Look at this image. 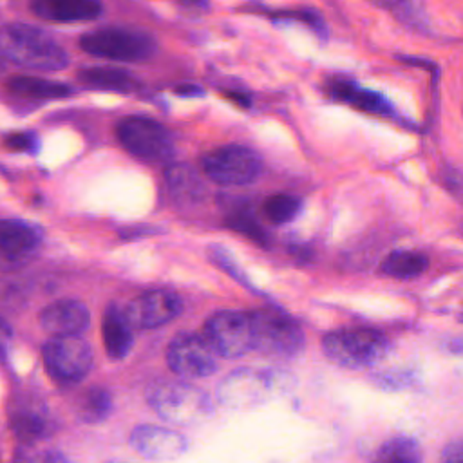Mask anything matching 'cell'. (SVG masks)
Masks as SVG:
<instances>
[{
  "mask_svg": "<svg viewBox=\"0 0 463 463\" xmlns=\"http://www.w3.org/2000/svg\"><path fill=\"white\" fill-rule=\"evenodd\" d=\"M80 47L99 58L118 61H141L148 60L157 43L152 34L134 27H103L83 33L80 36Z\"/></svg>",
  "mask_w": 463,
  "mask_h": 463,
  "instance_id": "5",
  "label": "cell"
},
{
  "mask_svg": "<svg viewBox=\"0 0 463 463\" xmlns=\"http://www.w3.org/2000/svg\"><path fill=\"white\" fill-rule=\"evenodd\" d=\"M170 194L183 203H197L204 197L206 194V186L203 183V179L199 177V174L183 163H175L170 165L165 172Z\"/></svg>",
  "mask_w": 463,
  "mask_h": 463,
  "instance_id": "22",
  "label": "cell"
},
{
  "mask_svg": "<svg viewBox=\"0 0 463 463\" xmlns=\"http://www.w3.org/2000/svg\"><path fill=\"white\" fill-rule=\"evenodd\" d=\"M183 311L177 293L168 289H148L132 298L125 307V318L134 331L154 329L172 322Z\"/></svg>",
  "mask_w": 463,
  "mask_h": 463,
  "instance_id": "12",
  "label": "cell"
},
{
  "mask_svg": "<svg viewBox=\"0 0 463 463\" xmlns=\"http://www.w3.org/2000/svg\"><path fill=\"white\" fill-rule=\"evenodd\" d=\"M5 146L11 150L34 152L38 148V137L33 132H16L5 136Z\"/></svg>",
  "mask_w": 463,
  "mask_h": 463,
  "instance_id": "29",
  "label": "cell"
},
{
  "mask_svg": "<svg viewBox=\"0 0 463 463\" xmlns=\"http://www.w3.org/2000/svg\"><path fill=\"white\" fill-rule=\"evenodd\" d=\"M114 409V400L112 394L105 387H89L83 391L76 403H74V412L80 421L94 425L105 421Z\"/></svg>",
  "mask_w": 463,
  "mask_h": 463,
  "instance_id": "23",
  "label": "cell"
},
{
  "mask_svg": "<svg viewBox=\"0 0 463 463\" xmlns=\"http://www.w3.org/2000/svg\"><path fill=\"white\" fill-rule=\"evenodd\" d=\"M439 463H463V439H454L445 445Z\"/></svg>",
  "mask_w": 463,
  "mask_h": 463,
  "instance_id": "30",
  "label": "cell"
},
{
  "mask_svg": "<svg viewBox=\"0 0 463 463\" xmlns=\"http://www.w3.org/2000/svg\"><path fill=\"white\" fill-rule=\"evenodd\" d=\"M203 335L212 344L215 353L224 358H237L255 349L250 311H217L206 320Z\"/></svg>",
  "mask_w": 463,
  "mask_h": 463,
  "instance_id": "10",
  "label": "cell"
},
{
  "mask_svg": "<svg viewBox=\"0 0 463 463\" xmlns=\"http://www.w3.org/2000/svg\"><path fill=\"white\" fill-rule=\"evenodd\" d=\"M47 374L60 385L81 382L92 369V347L81 336H52L42 347Z\"/></svg>",
  "mask_w": 463,
  "mask_h": 463,
  "instance_id": "7",
  "label": "cell"
},
{
  "mask_svg": "<svg viewBox=\"0 0 463 463\" xmlns=\"http://www.w3.org/2000/svg\"><path fill=\"white\" fill-rule=\"evenodd\" d=\"M166 364L183 378H208L217 371V353L204 335L183 331L170 340Z\"/></svg>",
  "mask_w": 463,
  "mask_h": 463,
  "instance_id": "11",
  "label": "cell"
},
{
  "mask_svg": "<svg viewBox=\"0 0 463 463\" xmlns=\"http://www.w3.org/2000/svg\"><path fill=\"white\" fill-rule=\"evenodd\" d=\"M288 387V374L253 367L228 373L217 385V402L228 409L260 405Z\"/></svg>",
  "mask_w": 463,
  "mask_h": 463,
  "instance_id": "3",
  "label": "cell"
},
{
  "mask_svg": "<svg viewBox=\"0 0 463 463\" xmlns=\"http://www.w3.org/2000/svg\"><path fill=\"white\" fill-rule=\"evenodd\" d=\"M322 349L333 364L360 369L380 362L389 351V340L373 327H342L322 338Z\"/></svg>",
  "mask_w": 463,
  "mask_h": 463,
  "instance_id": "4",
  "label": "cell"
},
{
  "mask_svg": "<svg viewBox=\"0 0 463 463\" xmlns=\"http://www.w3.org/2000/svg\"><path fill=\"white\" fill-rule=\"evenodd\" d=\"M123 148L143 161H165L174 156V139L165 125L146 116H127L116 125Z\"/></svg>",
  "mask_w": 463,
  "mask_h": 463,
  "instance_id": "8",
  "label": "cell"
},
{
  "mask_svg": "<svg viewBox=\"0 0 463 463\" xmlns=\"http://www.w3.org/2000/svg\"><path fill=\"white\" fill-rule=\"evenodd\" d=\"M78 80L89 87L98 90H110L119 94L134 92L141 87V81L125 69L114 67H89L78 72Z\"/></svg>",
  "mask_w": 463,
  "mask_h": 463,
  "instance_id": "20",
  "label": "cell"
},
{
  "mask_svg": "<svg viewBox=\"0 0 463 463\" xmlns=\"http://www.w3.org/2000/svg\"><path fill=\"white\" fill-rule=\"evenodd\" d=\"M255 335V349L279 358H289L302 351L304 331L300 324L275 307H259L250 311Z\"/></svg>",
  "mask_w": 463,
  "mask_h": 463,
  "instance_id": "6",
  "label": "cell"
},
{
  "mask_svg": "<svg viewBox=\"0 0 463 463\" xmlns=\"http://www.w3.org/2000/svg\"><path fill=\"white\" fill-rule=\"evenodd\" d=\"M204 174L222 186H242L253 183L262 168L259 154L242 145H224L201 157Z\"/></svg>",
  "mask_w": 463,
  "mask_h": 463,
  "instance_id": "9",
  "label": "cell"
},
{
  "mask_svg": "<svg viewBox=\"0 0 463 463\" xmlns=\"http://www.w3.org/2000/svg\"><path fill=\"white\" fill-rule=\"evenodd\" d=\"M42 241V232L34 224L22 219H2L0 250L4 260H18L29 255Z\"/></svg>",
  "mask_w": 463,
  "mask_h": 463,
  "instance_id": "17",
  "label": "cell"
},
{
  "mask_svg": "<svg viewBox=\"0 0 463 463\" xmlns=\"http://www.w3.org/2000/svg\"><path fill=\"white\" fill-rule=\"evenodd\" d=\"M0 52L24 69L61 71L69 54L43 29L27 24H5L0 33Z\"/></svg>",
  "mask_w": 463,
  "mask_h": 463,
  "instance_id": "1",
  "label": "cell"
},
{
  "mask_svg": "<svg viewBox=\"0 0 463 463\" xmlns=\"http://www.w3.org/2000/svg\"><path fill=\"white\" fill-rule=\"evenodd\" d=\"M429 266V259L420 253V251H411V250H398L389 253L382 264H380V271L387 277L392 279H414L418 275H421Z\"/></svg>",
  "mask_w": 463,
  "mask_h": 463,
  "instance_id": "24",
  "label": "cell"
},
{
  "mask_svg": "<svg viewBox=\"0 0 463 463\" xmlns=\"http://www.w3.org/2000/svg\"><path fill=\"white\" fill-rule=\"evenodd\" d=\"M146 402L150 409L172 425H194L206 420L212 411L210 396L183 380H163L148 387Z\"/></svg>",
  "mask_w": 463,
  "mask_h": 463,
  "instance_id": "2",
  "label": "cell"
},
{
  "mask_svg": "<svg viewBox=\"0 0 463 463\" xmlns=\"http://www.w3.org/2000/svg\"><path fill=\"white\" fill-rule=\"evenodd\" d=\"M101 331H103V345L109 358L121 360L130 353L134 344V335H132L134 329L127 322L123 307L110 304L105 309Z\"/></svg>",
  "mask_w": 463,
  "mask_h": 463,
  "instance_id": "19",
  "label": "cell"
},
{
  "mask_svg": "<svg viewBox=\"0 0 463 463\" xmlns=\"http://www.w3.org/2000/svg\"><path fill=\"white\" fill-rule=\"evenodd\" d=\"M175 92L179 96H203L204 90L197 85H192V83H184V85H177L175 87Z\"/></svg>",
  "mask_w": 463,
  "mask_h": 463,
  "instance_id": "32",
  "label": "cell"
},
{
  "mask_svg": "<svg viewBox=\"0 0 463 463\" xmlns=\"http://www.w3.org/2000/svg\"><path fill=\"white\" fill-rule=\"evenodd\" d=\"M224 224L248 237L250 241H253L255 244L262 246V248H268L269 242H271V237L269 233L264 230V226L257 221V217L253 215L251 208L246 204H235V206H230V210L226 212V217H224Z\"/></svg>",
  "mask_w": 463,
  "mask_h": 463,
  "instance_id": "25",
  "label": "cell"
},
{
  "mask_svg": "<svg viewBox=\"0 0 463 463\" xmlns=\"http://www.w3.org/2000/svg\"><path fill=\"white\" fill-rule=\"evenodd\" d=\"M89 324L87 306L74 298H60L40 311V326L54 336H80Z\"/></svg>",
  "mask_w": 463,
  "mask_h": 463,
  "instance_id": "15",
  "label": "cell"
},
{
  "mask_svg": "<svg viewBox=\"0 0 463 463\" xmlns=\"http://www.w3.org/2000/svg\"><path fill=\"white\" fill-rule=\"evenodd\" d=\"M373 463H421V449L409 436H394L380 445Z\"/></svg>",
  "mask_w": 463,
  "mask_h": 463,
  "instance_id": "26",
  "label": "cell"
},
{
  "mask_svg": "<svg viewBox=\"0 0 463 463\" xmlns=\"http://www.w3.org/2000/svg\"><path fill=\"white\" fill-rule=\"evenodd\" d=\"M326 90L329 92L331 98H336L344 103H349L364 112L369 114H378V116H392L394 109L391 105V101L371 89L360 87L358 83H354L349 78H331L326 85Z\"/></svg>",
  "mask_w": 463,
  "mask_h": 463,
  "instance_id": "16",
  "label": "cell"
},
{
  "mask_svg": "<svg viewBox=\"0 0 463 463\" xmlns=\"http://www.w3.org/2000/svg\"><path fill=\"white\" fill-rule=\"evenodd\" d=\"M128 443L139 456L150 461H172L188 449V439L181 432L154 423L136 425L128 436Z\"/></svg>",
  "mask_w": 463,
  "mask_h": 463,
  "instance_id": "14",
  "label": "cell"
},
{
  "mask_svg": "<svg viewBox=\"0 0 463 463\" xmlns=\"http://www.w3.org/2000/svg\"><path fill=\"white\" fill-rule=\"evenodd\" d=\"M11 463H40V461L31 456H25V454H16V458H13Z\"/></svg>",
  "mask_w": 463,
  "mask_h": 463,
  "instance_id": "33",
  "label": "cell"
},
{
  "mask_svg": "<svg viewBox=\"0 0 463 463\" xmlns=\"http://www.w3.org/2000/svg\"><path fill=\"white\" fill-rule=\"evenodd\" d=\"M31 11L49 22H85L103 13V5L92 0H38L31 4Z\"/></svg>",
  "mask_w": 463,
  "mask_h": 463,
  "instance_id": "18",
  "label": "cell"
},
{
  "mask_svg": "<svg viewBox=\"0 0 463 463\" xmlns=\"http://www.w3.org/2000/svg\"><path fill=\"white\" fill-rule=\"evenodd\" d=\"M300 208H302V201L289 194L269 195L262 204L264 215L275 224H286L293 221L300 213Z\"/></svg>",
  "mask_w": 463,
  "mask_h": 463,
  "instance_id": "27",
  "label": "cell"
},
{
  "mask_svg": "<svg viewBox=\"0 0 463 463\" xmlns=\"http://www.w3.org/2000/svg\"><path fill=\"white\" fill-rule=\"evenodd\" d=\"M7 90L20 99H56L71 96L74 90L67 83L45 80L38 76H13L5 83Z\"/></svg>",
  "mask_w": 463,
  "mask_h": 463,
  "instance_id": "21",
  "label": "cell"
},
{
  "mask_svg": "<svg viewBox=\"0 0 463 463\" xmlns=\"http://www.w3.org/2000/svg\"><path fill=\"white\" fill-rule=\"evenodd\" d=\"M385 7L392 9L394 14L409 24V25H414V27H425V22H423V13H420V7L414 5V4H385Z\"/></svg>",
  "mask_w": 463,
  "mask_h": 463,
  "instance_id": "28",
  "label": "cell"
},
{
  "mask_svg": "<svg viewBox=\"0 0 463 463\" xmlns=\"http://www.w3.org/2000/svg\"><path fill=\"white\" fill-rule=\"evenodd\" d=\"M107 463H125V461H107Z\"/></svg>",
  "mask_w": 463,
  "mask_h": 463,
  "instance_id": "34",
  "label": "cell"
},
{
  "mask_svg": "<svg viewBox=\"0 0 463 463\" xmlns=\"http://www.w3.org/2000/svg\"><path fill=\"white\" fill-rule=\"evenodd\" d=\"M40 463H74L67 454H63L58 449H47L38 458Z\"/></svg>",
  "mask_w": 463,
  "mask_h": 463,
  "instance_id": "31",
  "label": "cell"
},
{
  "mask_svg": "<svg viewBox=\"0 0 463 463\" xmlns=\"http://www.w3.org/2000/svg\"><path fill=\"white\" fill-rule=\"evenodd\" d=\"M9 427L18 441L33 445L49 438L54 432L56 423L42 398L34 394H20L11 402Z\"/></svg>",
  "mask_w": 463,
  "mask_h": 463,
  "instance_id": "13",
  "label": "cell"
}]
</instances>
